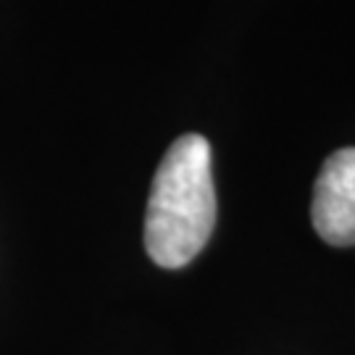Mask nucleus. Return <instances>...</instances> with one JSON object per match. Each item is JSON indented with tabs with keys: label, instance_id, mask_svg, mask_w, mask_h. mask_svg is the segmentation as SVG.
Instances as JSON below:
<instances>
[{
	"label": "nucleus",
	"instance_id": "nucleus-1",
	"mask_svg": "<svg viewBox=\"0 0 355 355\" xmlns=\"http://www.w3.org/2000/svg\"><path fill=\"white\" fill-rule=\"evenodd\" d=\"M216 224L211 145L182 135L153 177L145 214V250L161 268L187 266L205 248Z\"/></svg>",
	"mask_w": 355,
	"mask_h": 355
},
{
	"label": "nucleus",
	"instance_id": "nucleus-2",
	"mask_svg": "<svg viewBox=\"0 0 355 355\" xmlns=\"http://www.w3.org/2000/svg\"><path fill=\"white\" fill-rule=\"evenodd\" d=\"M311 221L324 242L337 248L355 245V148L327 158L313 187Z\"/></svg>",
	"mask_w": 355,
	"mask_h": 355
}]
</instances>
